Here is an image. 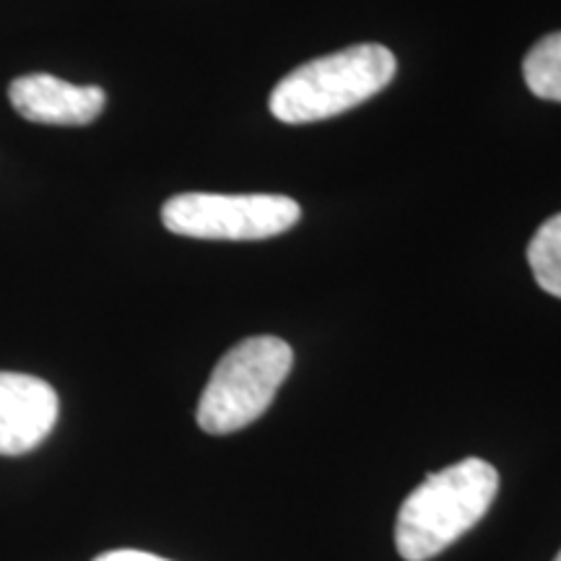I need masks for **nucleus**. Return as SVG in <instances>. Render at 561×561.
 <instances>
[{"instance_id": "nucleus-1", "label": "nucleus", "mask_w": 561, "mask_h": 561, "mask_svg": "<svg viewBox=\"0 0 561 561\" xmlns=\"http://www.w3.org/2000/svg\"><path fill=\"white\" fill-rule=\"evenodd\" d=\"M500 491V473L491 462L466 458L432 473L401 504L396 520V549L405 561H430L481 523Z\"/></svg>"}, {"instance_id": "nucleus-2", "label": "nucleus", "mask_w": 561, "mask_h": 561, "mask_svg": "<svg viewBox=\"0 0 561 561\" xmlns=\"http://www.w3.org/2000/svg\"><path fill=\"white\" fill-rule=\"evenodd\" d=\"M396 76V55L388 47L354 45L291 70L273 89L271 112L286 125L328 121L359 107Z\"/></svg>"}, {"instance_id": "nucleus-3", "label": "nucleus", "mask_w": 561, "mask_h": 561, "mask_svg": "<svg viewBox=\"0 0 561 561\" xmlns=\"http://www.w3.org/2000/svg\"><path fill=\"white\" fill-rule=\"evenodd\" d=\"M294 364L291 346L276 335H255L229 348L198 401V426L208 434H231L268 411Z\"/></svg>"}, {"instance_id": "nucleus-4", "label": "nucleus", "mask_w": 561, "mask_h": 561, "mask_svg": "<svg viewBox=\"0 0 561 561\" xmlns=\"http://www.w3.org/2000/svg\"><path fill=\"white\" fill-rule=\"evenodd\" d=\"M301 208L286 195H221L182 193L161 208V221L172 234L193 240H268L299 221Z\"/></svg>"}, {"instance_id": "nucleus-5", "label": "nucleus", "mask_w": 561, "mask_h": 561, "mask_svg": "<svg viewBox=\"0 0 561 561\" xmlns=\"http://www.w3.org/2000/svg\"><path fill=\"white\" fill-rule=\"evenodd\" d=\"M60 401L50 382L24 371H0V455H26L50 437Z\"/></svg>"}, {"instance_id": "nucleus-6", "label": "nucleus", "mask_w": 561, "mask_h": 561, "mask_svg": "<svg viewBox=\"0 0 561 561\" xmlns=\"http://www.w3.org/2000/svg\"><path fill=\"white\" fill-rule=\"evenodd\" d=\"M9 100L24 121L42 125H89L100 117L107 94L100 87H76L50 73L11 81Z\"/></svg>"}, {"instance_id": "nucleus-7", "label": "nucleus", "mask_w": 561, "mask_h": 561, "mask_svg": "<svg viewBox=\"0 0 561 561\" xmlns=\"http://www.w3.org/2000/svg\"><path fill=\"white\" fill-rule=\"evenodd\" d=\"M525 83L538 100L561 102V32L533 45L523 60Z\"/></svg>"}, {"instance_id": "nucleus-8", "label": "nucleus", "mask_w": 561, "mask_h": 561, "mask_svg": "<svg viewBox=\"0 0 561 561\" xmlns=\"http://www.w3.org/2000/svg\"><path fill=\"white\" fill-rule=\"evenodd\" d=\"M528 263L538 286L561 299V214L541 224L528 244Z\"/></svg>"}, {"instance_id": "nucleus-9", "label": "nucleus", "mask_w": 561, "mask_h": 561, "mask_svg": "<svg viewBox=\"0 0 561 561\" xmlns=\"http://www.w3.org/2000/svg\"><path fill=\"white\" fill-rule=\"evenodd\" d=\"M94 561H170V559H161L157 553H146L136 549H121V551L100 553Z\"/></svg>"}, {"instance_id": "nucleus-10", "label": "nucleus", "mask_w": 561, "mask_h": 561, "mask_svg": "<svg viewBox=\"0 0 561 561\" xmlns=\"http://www.w3.org/2000/svg\"><path fill=\"white\" fill-rule=\"evenodd\" d=\"M553 561H561V551H559V553H557V559H553Z\"/></svg>"}]
</instances>
